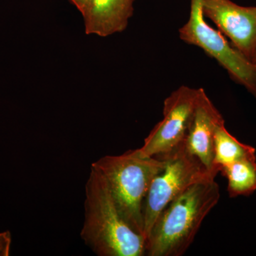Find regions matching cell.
<instances>
[{"mask_svg": "<svg viewBox=\"0 0 256 256\" xmlns=\"http://www.w3.org/2000/svg\"><path fill=\"white\" fill-rule=\"evenodd\" d=\"M220 198L215 178H204L188 186L156 218L146 238V256H183Z\"/></svg>", "mask_w": 256, "mask_h": 256, "instance_id": "obj_1", "label": "cell"}, {"mask_svg": "<svg viewBox=\"0 0 256 256\" xmlns=\"http://www.w3.org/2000/svg\"><path fill=\"white\" fill-rule=\"evenodd\" d=\"M85 218L82 238L100 256H146V238L126 222L105 180L90 169L86 184Z\"/></svg>", "mask_w": 256, "mask_h": 256, "instance_id": "obj_2", "label": "cell"}, {"mask_svg": "<svg viewBox=\"0 0 256 256\" xmlns=\"http://www.w3.org/2000/svg\"><path fill=\"white\" fill-rule=\"evenodd\" d=\"M163 164L161 158L142 156L137 149L121 156H102L92 165L105 180L124 220L144 236V198L153 178Z\"/></svg>", "mask_w": 256, "mask_h": 256, "instance_id": "obj_3", "label": "cell"}, {"mask_svg": "<svg viewBox=\"0 0 256 256\" xmlns=\"http://www.w3.org/2000/svg\"><path fill=\"white\" fill-rule=\"evenodd\" d=\"M164 161L153 178L143 204L146 238L165 207L188 186L207 178H216L185 148L184 143L174 150L158 156Z\"/></svg>", "mask_w": 256, "mask_h": 256, "instance_id": "obj_4", "label": "cell"}, {"mask_svg": "<svg viewBox=\"0 0 256 256\" xmlns=\"http://www.w3.org/2000/svg\"><path fill=\"white\" fill-rule=\"evenodd\" d=\"M190 1V18L178 30L180 38L201 48L228 72L234 82L256 98V72L252 62L234 48L220 30L206 22L201 0Z\"/></svg>", "mask_w": 256, "mask_h": 256, "instance_id": "obj_5", "label": "cell"}, {"mask_svg": "<svg viewBox=\"0 0 256 256\" xmlns=\"http://www.w3.org/2000/svg\"><path fill=\"white\" fill-rule=\"evenodd\" d=\"M202 90L182 86L165 99L163 119L138 149L142 156H164L184 142Z\"/></svg>", "mask_w": 256, "mask_h": 256, "instance_id": "obj_6", "label": "cell"}, {"mask_svg": "<svg viewBox=\"0 0 256 256\" xmlns=\"http://www.w3.org/2000/svg\"><path fill=\"white\" fill-rule=\"evenodd\" d=\"M201 1L204 16L250 60L256 50V6H240L232 0Z\"/></svg>", "mask_w": 256, "mask_h": 256, "instance_id": "obj_7", "label": "cell"}, {"mask_svg": "<svg viewBox=\"0 0 256 256\" xmlns=\"http://www.w3.org/2000/svg\"><path fill=\"white\" fill-rule=\"evenodd\" d=\"M222 122L223 116L202 88L184 143L188 152L196 156L214 176L218 174L214 165V133Z\"/></svg>", "mask_w": 256, "mask_h": 256, "instance_id": "obj_8", "label": "cell"}, {"mask_svg": "<svg viewBox=\"0 0 256 256\" xmlns=\"http://www.w3.org/2000/svg\"><path fill=\"white\" fill-rule=\"evenodd\" d=\"M136 0H90L82 14L87 35L112 36L127 28Z\"/></svg>", "mask_w": 256, "mask_h": 256, "instance_id": "obj_9", "label": "cell"}, {"mask_svg": "<svg viewBox=\"0 0 256 256\" xmlns=\"http://www.w3.org/2000/svg\"><path fill=\"white\" fill-rule=\"evenodd\" d=\"M228 182L229 196H250L256 191V156H246L220 170Z\"/></svg>", "mask_w": 256, "mask_h": 256, "instance_id": "obj_10", "label": "cell"}, {"mask_svg": "<svg viewBox=\"0 0 256 256\" xmlns=\"http://www.w3.org/2000/svg\"><path fill=\"white\" fill-rule=\"evenodd\" d=\"M214 149V165L218 173L224 166L256 154L255 148L240 142L227 130L225 121L220 122L216 129Z\"/></svg>", "mask_w": 256, "mask_h": 256, "instance_id": "obj_11", "label": "cell"}, {"mask_svg": "<svg viewBox=\"0 0 256 256\" xmlns=\"http://www.w3.org/2000/svg\"><path fill=\"white\" fill-rule=\"evenodd\" d=\"M12 235L9 230L0 233V256H9L11 248Z\"/></svg>", "mask_w": 256, "mask_h": 256, "instance_id": "obj_12", "label": "cell"}, {"mask_svg": "<svg viewBox=\"0 0 256 256\" xmlns=\"http://www.w3.org/2000/svg\"><path fill=\"white\" fill-rule=\"evenodd\" d=\"M72 4L74 5L77 10L82 14L85 10L86 9L90 0H68Z\"/></svg>", "mask_w": 256, "mask_h": 256, "instance_id": "obj_13", "label": "cell"}, {"mask_svg": "<svg viewBox=\"0 0 256 256\" xmlns=\"http://www.w3.org/2000/svg\"><path fill=\"white\" fill-rule=\"evenodd\" d=\"M250 62H252V65H254V68H255L256 72V50L255 53H254V56H252V60H250Z\"/></svg>", "mask_w": 256, "mask_h": 256, "instance_id": "obj_14", "label": "cell"}]
</instances>
